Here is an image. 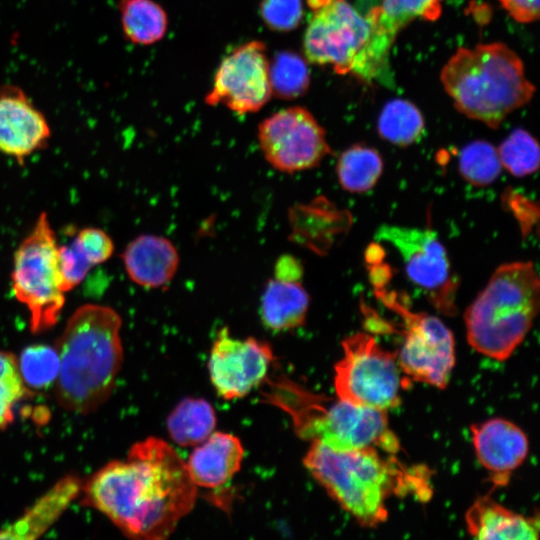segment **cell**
<instances>
[{
	"label": "cell",
	"mask_w": 540,
	"mask_h": 540,
	"mask_svg": "<svg viewBox=\"0 0 540 540\" xmlns=\"http://www.w3.org/2000/svg\"><path fill=\"white\" fill-rule=\"evenodd\" d=\"M82 504L106 516L130 538L162 540L194 507L197 486L184 460L162 439L132 445L82 485Z\"/></svg>",
	"instance_id": "6da1fadb"
},
{
	"label": "cell",
	"mask_w": 540,
	"mask_h": 540,
	"mask_svg": "<svg viewBox=\"0 0 540 540\" xmlns=\"http://www.w3.org/2000/svg\"><path fill=\"white\" fill-rule=\"evenodd\" d=\"M303 463L330 497L366 528L387 520L386 501L392 495L426 499L431 493L426 471L405 467L375 447L336 451L311 443Z\"/></svg>",
	"instance_id": "7a4b0ae2"
},
{
	"label": "cell",
	"mask_w": 540,
	"mask_h": 540,
	"mask_svg": "<svg viewBox=\"0 0 540 540\" xmlns=\"http://www.w3.org/2000/svg\"><path fill=\"white\" fill-rule=\"evenodd\" d=\"M121 326L120 315L105 305L84 304L71 314L54 346L55 398L63 409L85 415L111 396L123 362Z\"/></svg>",
	"instance_id": "3957f363"
},
{
	"label": "cell",
	"mask_w": 540,
	"mask_h": 540,
	"mask_svg": "<svg viewBox=\"0 0 540 540\" xmlns=\"http://www.w3.org/2000/svg\"><path fill=\"white\" fill-rule=\"evenodd\" d=\"M440 77L455 107L491 128L528 103L535 91L521 59L503 43L459 48Z\"/></svg>",
	"instance_id": "277c9868"
},
{
	"label": "cell",
	"mask_w": 540,
	"mask_h": 540,
	"mask_svg": "<svg viewBox=\"0 0 540 540\" xmlns=\"http://www.w3.org/2000/svg\"><path fill=\"white\" fill-rule=\"evenodd\" d=\"M269 388L267 400L290 415L294 430L302 439L336 451L375 447L397 454L400 450L385 410L339 398L331 400L286 378L269 381Z\"/></svg>",
	"instance_id": "5b68a950"
},
{
	"label": "cell",
	"mask_w": 540,
	"mask_h": 540,
	"mask_svg": "<svg viewBox=\"0 0 540 540\" xmlns=\"http://www.w3.org/2000/svg\"><path fill=\"white\" fill-rule=\"evenodd\" d=\"M539 309V278L531 262L498 267L464 314L467 341L503 361L522 343Z\"/></svg>",
	"instance_id": "8992f818"
},
{
	"label": "cell",
	"mask_w": 540,
	"mask_h": 540,
	"mask_svg": "<svg viewBox=\"0 0 540 540\" xmlns=\"http://www.w3.org/2000/svg\"><path fill=\"white\" fill-rule=\"evenodd\" d=\"M58 243L48 216L42 212L13 257L12 291L30 315L33 333L46 331L58 322L65 304L59 266Z\"/></svg>",
	"instance_id": "52a82bcc"
},
{
	"label": "cell",
	"mask_w": 540,
	"mask_h": 540,
	"mask_svg": "<svg viewBox=\"0 0 540 540\" xmlns=\"http://www.w3.org/2000/svg\"><path fill=\"white\" fill-rule=\"evenodd\" d=\"M342 348L343 356L334 367L337 398L385 411L398 406L402 371L395 353L366 332L348 336Z\"/></svg>",
	"instance_id": "ba28073f"
},
{
	"label": "cell",
	"mask_w": 540,
	"mask_h": 540,
	"mask_svg": "<svg viewBox=\"0 0 540 540\" xmlns=\"http://www.w3.org/2000/svg\"><path fill=\"white\" fill-rule=\"evenodd\" d=\"M312 10L303 37L307 60L317 65H330L340 75L352 73L360 78L371 28L345 0H307Z\"/></svg>",
	"instance_id": "9c48e42d"
},
{
	"label": "cell",
	"mask_w": 540,
	"mask_h": 540,
	"mask_svg": "<svg viewBox=\"0 0 540 540\" xmlns=\"http://www.w3.org/2000/svg\"><path fill=\"white\" fill-rule=\"evenodd\" d=\"M376 294L402 320V342L395 354L401 371L412 380L445 388L455 364L452 332L439 318L408 309L382 285L378 284Z\"/></svg>",
	"instance_id": "30bf717a"
},
{
	"label": "cell",
	"mask_w": 540,
	"mask_h": 540,
	"mask_svg": "<svg viewBox=\"0 0 540 540\" xmlns=\"http://www.w3.org/2000/svg\"><path fill=\"white\" fill-rule=\"evenodd\" d=\"M375 238L398 252L407 278L437 310L449 315L456 312L459 280L436 232L429 228L383 225Z\"/></svg>",
	"instance_id": "8fae6325"
},
{
	"label": "cell",
	"mask_w": 540,
	"mask_h": 540,
	"mask_svg": "<svg viewBox=\"0 0 540 540\" xmlns=\"http://www.w3.org/2000/svg\"><path fill=\"white\" fill-rule=\"evenodd\" d=\"M257 136L265 160L282 173L312 169L331 153L325 130L310 111L300 106L265 118Z\"/></svg>",
	"instance_id": "7c38bea8"
},
{
	"label": "cell",
	"mask_w": 540,
	"mask_h": 540,
	"mask_svg": "<svg viewBox=\"0 0 540 540\" xmlns=\"http://www.w3.org/2000/svg\"><path fill=\"white\" fill-rule=\"evenodd\" d=\"M270 70L263 42L238 46L222 59L205 103L222 104L238 115L259 111L273 93Z\"/></svg>",
	"instance_id": "4fadbf2b"
},
{
	"label": "cell",
	"mask_w": 540,
	"mask_h": 540,
	"mask_svg": "<svg viewBox=\"0 0 540 540\" xmlns=\"http://www.w3.org/2000/svg\"><path fill=\"white\" fill-rule=\"evenodd\" d=\"M269 344L254 337L234 338L222 328L213 342L208 370L218 395L226 400L246 396L266 378L273 361Z\"/></svg>",
	"instance_id": "5bb4252c"
},
{
	"label": "cell",
	"mask_w": 540,
	"mask_h": 540,
	"mask_svg": "<svg viewBox=\"0 0 540 540\" xmlns=\"http://www.w3.org/2000/svg\"><path fill=\"white\" fill-rule=\"evenodd\" d=\"M444 0H381L366 17L371 28L362 80L369 82L388 73L391 47L399 31L416 19L436 20Z\"/></svg>",
	"instance_id": "9a60e30c"
},
{
	"label": "cell",
	"mask_w": 540,
	"mask_h": 540,
	"mask_svg": "<svg viewBox=\"0 0 540 540\" xmlns=\"http://www.w3.org/2000/svg\"><path fill=\"white\" fill-rule=\"evenodd\" d=\"M51 136L45 115L19 87H0V152L19 163L44 148Z\"/></svg>",
	"instance_id": "2e32d148"
},
{
	"label": "cell",
	"mask_w": 540,
	"mask_h": 540,
	"mask_svg": "<svg viewBox=\"0 0 540 540\" xmlns=\"http://www.w3.org/2000/svg\"><path fill=\"white\" fill-rule=\"evenodd\" d=\"M303 267L291 255L281 256L260 300V318L270 330L296 329L305 323L310 298L303 282Z\"/></svg>",
	"instance_id": "e0dca14e"
},
{
	"label": "cell",
	"mask_w": 540,
	"mask_h": 540,
	"mask_svg": "<svg viewBox=\"0 0 540 540\" xmlns=\"http://www.w3.org/2000/svg\"><path fill=\"white\" fill-rule=\"evenodd\" d=\"M475 454L495 487L507 485L512 473L525 461L529 442L511 421L493 418L470 428Z\"/></svg>",
	"instance_id": "ac0fdd59"
},
{
	"label": "cell",
	"mask_w": 540,
	"mask_h": 540,
	"mask_svg": "<svg viewBox=\"0 0 540 540\" xmlns=\"http://www.w3.org/2000/svg\"><path fill=\"white\" fill-rule=\"evenodd\" d=\"M121 259L129 279L148 289L168 285L180 263L178 250L172 241L154 234L134 238L125 247Z\"/></svg>",
	"instance_id": "d6986e66"
},
{
	"label": "cell",
	"mask_w": 540,
	"mask_h": 540,
	"mask_svg": "<svg viewBox=\"0 0 540 540\" xmlns=\"http://www.w3.org/2000/svg\"><path fill=\"white\" fill-rule=\"evenodd\" d=\"M243 456L242 443L236 436L215 432L193 450L186 465L197 487L217 489L239 471Z\"/></svg>",
	"instance_id": "ffe728a7"
},
{
	"label": "cell",
	"mask_w": 540,
	"mask_h": 540,
	"mask_svg": "<svg viewBox=\"0 0 540 540\" xmlns=\"http://www.w3.org/2000/svg\"><path fill=\"white\" fill-rule=\"evenodd\" d=\"M465 524L468 533L477 539L536 540L538 517L516 513L490 495L477 498L467 509Z\"/></svg>",
	"instance_id": "44dd1931"
},
{
	"label": "cell",
	"mask_w": 540,
	"mask_h": 540,
	"mask_svg": "<svg viewBox=\"0 0 540 540\" xmlns=\"http://www.w3.org/2000/svg\"><path fill=\"white\" fill-rule=\"evenodd\" d=\"M83 483L66 476L55 483L13 524L0 530V538L34 539L43 534L81 493Z\"/></svg>",
	"instance_id": "7402d4cb"
},
{
	"label": "cell",
	"mask_w": 540,
	"mask_h": 540,
	"mask_svg": "<svg viewBox=\"0 0 540 540\" xmlns=\"http://www.w3.org/2000/svg\"><path fill=\"white\" fill-rule=\"evenodd\" d=\"M118 11L123 35L132 44L152 45L167 32V13L153 0H119Z\"/></svg>",
	"instance_id": "603a6c76"
},
{
	"label": "cell",
	"mask_w": 540,
	"mask_h": 540,
	"mask_svg": "<svg viewBox=\"0 0 540 540\" xmlns=\"http://www.w3.org/2000/svg\"><path fill=\"white\" fill-rule=\"evenodd\" d=\"M215 426L214 409L202 398L183 399L167 418L168 432L181 446L199 445L213 433Z\"/></svg>",
	"instance_id": "cb8c5ba5"
},
{
	"label": "cell",
	"mask_w": 540,
	"mask_h": 540,
	"mask_svg": "<svg viewBox=\"0 0 540 540\" xmlns=\"http://www.w3.org/2000/svg\"><path fill=\"white\" fill-rule=\"evenodd\" d=\"M383 170L380 154L373 148L354 145L345 150L338 159L336 173L341 187L352 193L371 189Z\"/></svg>",
	"instance_id": "d4e9b609"
},
{
	"label": "cell",
	"mask_w": 540,
	"mask_h": 540,
	"mask_svg": "<svg viewBox=\"0 0 540 540\" xmlns=\"http://www.w3.org/2000/svg\"><path fill=\"white\" fill-rule=\"evenodd\" d=\"M424 129L421 112L411 102L394 99L386 103L378 119L380 136L398 146H408L419 139Z\"/></svg>",
	"instance_id": "484cf974"
},
{
	"label": "cell",
	"mask_w": 540,
	"mask_h": 540,
	"mask_svg": "<svg viewBox=\"0 0 540 540\" xmlns=\"http://www.w3.org/2000/svg\"><path fill=\"white\" fill-rule=\"evenodd\" d=\"M501 168L497 149L487 141H472L460 152V174L475 186H486L494 182Z\"/></svg>",
	"instance_id": "4316f807"
},
{
	"label": "cell",
	"mask_w": 540,
	"mask_h": 540,
	"mask_svg": "<svg viewBox=\"0 0 540 540\" xmlns=\"http://www.w3.org/2000/svg\"><path fill=\"white\" fill-rule=\"evenodd\" d=\"M18 364L29 389H43L55 384L59 372V358L54 346H28L21 352Z\"/></svg>",
	"instance_id": "83f0119b"
},
{
	"label": "cell",
	"mask_w": 540,
	"mask_h": 540,
	"mask_svg": "<svg viewBox=\"0 0 540 540\" xmlns=\"http://www.w3.org/2000/svg\"><path fill=\"white\" fill-rule=\"evenodd\" d=\"M498 155L503 167L517 177L534 173L539 167L540 151L535 138L526 130H514L500 145Z\"/></svg>",
	"instance_id": "f1b7e54d"
},
{
	"label": "cell",
	"mask_w": 540,
	"mask_h": 540,
	"mask_svg": "<svg viewBox=\"0 0 540 540\" xmlns=\"http://www.w3.org/2000/svg\"><path fill=\"white\" fill-rule=\"evenodd\" d=\"M31 394L21 375L16 355L0 350V429L13 422L16 405Z\"/></svg>",
	"instance_id": "f546056e"
},
{
	"label": "cell",
	"mask_w": 540,
	"mask_h": 540,
	"mask_svg": "<svg viewBox=\"0 0 540 540\" xmlns=\"http://www.w3.org/2000/svg\"><path fill=\"white\" fill-rule=\"evenodd\" d=\"M275 72H271L273 91L279 93L299 95L304 92L309 83V73L304 62L296 56L280 59Z\"/></svg>",
	"instance_id": "4dcf8cb0"
},
{
	"label": "cell",
	"mask_w": 540,
	"mask_h": 540,
	"mask_svg": "<svg viewBox=\"0 0 540 540\" xmlns=\"http://www.w3.org/2000/svg\"><path fill=\"white\" fill-rule=\"evenodd\" d=\"M71 242L92 267L107 261L114 252L112 239L100 228H83Z\"/></svg>",
	"instance_id": "1f68e13d"
},
{
	"label": "cell",
	"mask_w": 540,
	"mask_h": 540,
	"mask_svg": "<svg viewBox=\"0 0 540 540\" xmlns=\"http://www.w3.org/2000/svg\"><path fill=\"white\" fill-rule=\"evenodd\" d=\"M261 15L272 29H293L301 20L302 3L301 0H264Z\"/></svg>",
	"instance_id": "d6a6232c"
},
{
	"label": "cell",
	"mask_w": 540,
	"mask_h": 540,
	"mask_svg": "<svg viewBox=\"0 0 540 540\" xmlns=\"http://www.w3.org/2000/svg\"><path fill=\"white\" fill-rule=\"evenodd\" d=\"M499 2L518 22L530 23L539 18V0H499Z\"/></svg>",
	"instance_id": "836d02e7"
}]
</instances>
